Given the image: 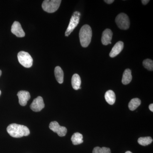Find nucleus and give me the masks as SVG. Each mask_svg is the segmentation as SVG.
Listing matches in <instances>:
<instances>
[{"instance_id": "nucleus-1", "label": "nucleus", "mask_w": 153, "mask_h": 153, "mask_svg": "<svg viewBox=\"0 0 153 153\" xmlns=\"http://www.w3.org/2000/svg\"><path fill=\"white\" fill-rule=\"evenodd\" d=\"M7 131L11 137L15 138L27 136L30 134V130L27 126L16 123L10 124L7 128Z\"/></svg>"}, {"instance_id": "nucleus-2", "label": "nucleus", "mask_w": 153, "mask_h": 153, "mask_svg": "<svg viewBox=\"0 0 153 153\" xmlns=\"http://www.w3.org/2000/svg\"><path fill=\"white\" fill-rule=\"evenodd\" d=\"M92 32L91 27L88 25L82 26L79 33V41L83 47H88L91 41Z\"/></svg>"}, {"instance_id": "nucleus-3", "label": "nucleus", "mask_w": 153, "mask_h": 153, "mask_svg": "<svg viewBox=\"0 0 153 153\" xmlns=\"http://www.w3.org/2000/svg\"><path fill=\"white\" fill-rule=\"evenodd\" d=\"M61 2L60 0H45L43 1L42 7L47 13H53L59 8Z\"/></svg>"}, {"instance_id": "nucleus-4", "label": "nucleus", "mask_w": 153, "mask_h": 153, "mask_svg": "<svg viewBox=\"0 0 153 153\" xmlns=\"http://www.w3.org/2000/svg\"><path fill=\"white\" fill-rule=\"evenodd\" d=\"M18 58L19 63L24 67L30 68L33 66V58L28 52L21 51L18 53Z\"/></svg>"}, {"instance_id": "nucleus-5", "label": "nucleus", "mask_w": 153, "mask_h": 153, "mask_svg": "<svg viewBox=\"0 0 153 153\" xmlns=\"http://www.w3.org/2000/svg\"><path fill=\"white\" fill-rule=\"evenodd\" d=\"M115 22L118 27L123 30H127L129 28L130 20L126 14L121 13L117 15L115 19Z\"/></svg>"}, {"instance_id": "nucleus-6", "label": "nucleus", "mask_w": 153, "mask_h": 153, "mask_svg": "<svg viewBox=\"0 0 153 153\" xmlns=\"http://www.w3.org/2000/svg\"><path fill=\"white\" fill-rule=\"evenodd\" d=\"M80 15L81 14L80 13L77 11H76L73 13L71 17V19H70V22H69L67 30L65 32V36H67V37L69 36L73 32L74 29L76 27V26L79 23Z\"/></svg>"}, {"instance_id": "nucleus-7", "label": "nucleus", "mask_w": 153, "mask_h": 153, "mask_svg": "<svg viewBox=\"0 0 153 153\" xmlns=\"http://www.w3.org/2000/svg\"><path fill=\"white\" fill-rule=\"evenodd\" d=\"M49 128L54 132L57 133L60 137H64L67 133V129L66 127L61 126L57 121H53L50 123Z\"/></svg>"}, {"instance_id": "nucleus-8", "label": "nucleus", "mask_w": 153, "mask_h": 153, "mask_svg": "<svg viewBox=\"0 0 153 153\" xmlns=\"http://www.w3.org/2000/svg\"><path fill=\"white\" fill-rule=\"evenodd\" d=\"M45 106L43 99L41 96H38L33 100L30 105V108L35 112L41 111Z\"/></svg>"}, {"instance_id": "nucleus-9", "label": "nucleus", "mask_w": 153, "mask_h": 153, "mask_svg": "<svg viewBox=\"0 0 153 153\" xmlns=\"http://www.w3.org/2000/svg\"><path fill=\"white\" fill-rule=\"evenodd\" d=\"M11 32L19 38H22L25 36V32L22 29L21 24L18 22H14L12 25Z\"/></svg>"}, {"instance_id": "nucleus-10", "label": "nucleus", "mask_w": 153, "mask_h": 153, "mask_svg": "<svg viewBox=\"0 0 153 153\" xmlns=\"http://www.w3.org/2000/svg\"><path fill=\"white\" fill-rule=\"evenodd\" d=\"M19 99V104L22 106H25L30 99V93L26 91H21L17 94Z\"/></svg>"}, {"instance_id": "nucleus-11", "label": "nucleus", "mask_w": 153, "mask_h": 153, "mask_svg": "<svg viewBox=\"0 0 153 153\" xmlns=\"http://www.w3.org/2000/svg\"><path fill=\"white\" fill-rule=\"evenodd\" d=\"M113 33L109 29H106L103 31L101 41L102 44L105 46L111 44Z\"/></svg>"}, {"instance_id": "nucleus-12", "label": "nucleus", "mask_w": 153, "mask_h": 153, "mask_svg": "<svg viewBox=\"0 0 153 153\" xmlns=\"http://www.w3.org/2000/svg\"><path fill=\"white\" fill-rule=\"evenodd\" d=\"M124 44L122 41H119L117 42L114 47L110 53V57H114L120 54L123 49Z\"/></svg>"}, {"instance_id": "nucleus-13", "label": "nucleus", "mask_w": 153, "mask_h": 153, "mask_svg": "<svg viewBox=\"0 0 153 153\" xmlns=\"http://www.w3.org/2000/svg\"><path fill=\"white\" fill-rule=\"evenodd\" d=\"M132 78L131 71L129 68L126 69L124 71L122 82L124 85H127L131 82Z\"/></svg>"}, {"instance_id": "nucleus-14", "label": "nucleus", "mask_w": 153, "mask_h": 153, "mask_svg": "<svg viewBox=\"0 0 153 153\" xmlns=\"http://www.w3.org/2000/svg\"><path fill=\"white\" fill-rule=\"evenodd\" d=\"M105 98L108 104L112 105L115 102V94L112 90L107 91L105 94Z\"/></svg>"}, {"instance_id": "nucleus-15", "label": "nucleus", "mask_w": 153, "mask_h": 153, "mask_svg": "<svg viewBox=\"0 0 153 153\" xmlns=\"http://www.w3.org/2000/svg\"><path fill=\"white\" fill-rule=\"evenodd\" d=\"M81 78L78 74H75L71 78V85L74 90H78L81 85Z\"/></svg>"}, {"instance_id": "nucleus-16", "label": "nucleus", "mask_w": 153, "mask_h": 153, "mask_svg": "<svg viewBox=\"0 0 153 153\" xmlns=\"http://www.w3.org/2000/svg\"><path fill=\"white\" fill-rule=\"evenodd\" d=\"M55 78L57 82L60 84H62L63 82L64 74L62 68L60 66H57L55 68Z\"/></svg>"}, {"instance_id": "nucleus-17", "label": "nucleus", "mask_w": 153, "mask_h": 153, "mask_svg": "<svg viewBox=\"0 0 153 153\" xmlns=\"http://www.w3.org/2000/svg\"><path fill=\"white\" fill-rule=\"evenodd\" d=\"M83 136L82 134L76 132L73 134L71 138V140L72 143L74 145L80 144L83 142Z\"/></svg>"}, {"instance_id": "nucleus-18", "label": "nucleus", "mask_w": 153, "mask_h": 153, "mask_svg": "<svg viewBox=\"0 0 153 153\" xmlns=\"http://www.w3.org/2000/svg\"><path fill=\"white\" fill-rule=\"evenodd\" d=\"M141 101L140 99L137 98L132 99L129 102V108L131 111L135 110L140 106V105L141 104Z\"/></svg>"}, {"instance_id": "nucleus-19", "label": "nucleus", "mask_w": 153, "mask_h": 153, "mask_svg": "<svg viewBox=\"0 0 153 153\" xmlns=\"http://www.w3.org/2000/svg\"><path fill=\"white\" fill-rule=\"evenodd\" d=\"M153 142V139L150 137H141L138 140V143L143 146H146L150 144Z\"/></svg>"}, {"instance_id": "nucleus-20", "label": "nucleus", "mask_w": 153, "mask_h": 153, "mask_svg": "<svg viewBox=\"0 0 153 153\" xmlns=\"http://www.w3.org/2000/svg\"><path fill=\"white\" fill-rule=\"evenodd\" d=\"M143 65L145 68L149 71H153V61L149 59H147L143 61Z\"/></svg>"}, {"instance_id": "nucleus-21", "label": "nucleus", "mask_w": 153, "mask_h": 153, "mask_svg": "<svg viewBox=\"0 0 153 153\" xmlns=\"http://www.w3.org/2000/svg\"><path fill=\"white\" fill-rule=\"evenodd\" d=\"M92 153H111V152L108 148L96 147L94 149Z\"/></svg>"}, {"instance_id": "nucleus-22", "label": "nucleus", "mask_w": 153, "mask_h": 153, "mask_svg": "<svg viewBox=\"0 0 153 153\" xmlns=\"http://www.w3.org/2000/svg\"><path fill=\"white\" fill-rule=\"evenodd\" d=\"M104 1L108 4H111L114 2V0H105Z\"/></svg>"}, {"instance_id": "nucleus-23", "label": "nucleus", "mask_w": 153, "mask_h": 153, "mask_svg": "<svg viewBox=\"0 0 153 153\" xmlns=\"http://www.w3.org/2000/svg\"><path fill=\"white\" fill-rule=\"evenodd\" d=\"M141 1L143 4L145 5H146L147 4H148L149 2L150 1H149V0H142Z\"/></svg>"}, {"instance_id": "nucleus-24", "label": "nucleus", "mask_w": 153, "mask_h": 153, "mask_svg": "<svg viewBox=\"0 0 153 153\" xmlns=\"http://www.w3.org/2000/svg\"><path fill=\"white\" fill-rule=\"evenodd\" d=\"M149 108L150 110L151 111H152V112L153 111V104L152 103V104H151L149 105Z\"/></svg>"}, {"instance_id": "nucleus-25", "label": "nucleus", "mask_w": 153, "mask_h": 153, "mask_svg": "<svg viewBox=\"0 0 153 153\" xmlns=\"http://www.w3.org/2000/svg\"><path fill=\"white\" fill-rule=\"evenodd\" d=\"M125 153H132L131 152H130V151H127V152H126Z\"/></svg>"}, {"instance_id": "nucleus-26", "label": "nucleus", "mask_w": 153, "mask_h": 153, "mask_svg": "<svg viewBox=\"0 0 153 153\" xmlns=\"http://www.w3.org/2000/svg\"><path fill=\"white\" fill-rule=\"evenodd\" d=\"M2 74V71H1V70H0V76H1V75Z\"/></svg>"}, {"instance_id": "nucleus-27", "label": "nucleus", "mask_w": 153, "mask_h": 153, "mask_svg": "<svg viewBox=\"0 0 153 153\" xmlns=\"http://www.w3.org/2000/svg\"><path fill=\"white\" fill-rule=\"evenodd\" d=\"M1 90H0V95H1Z\"/></svg>"}]
</instances>
